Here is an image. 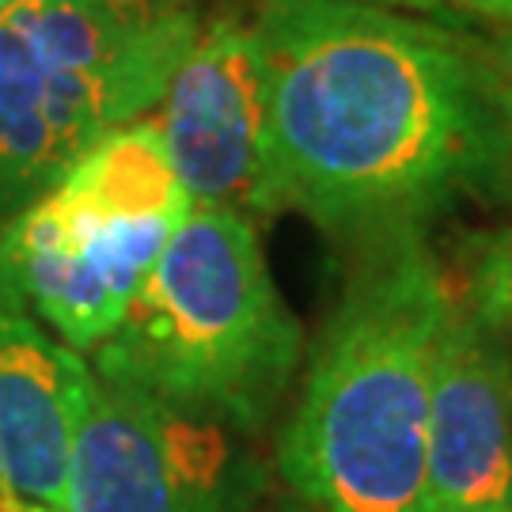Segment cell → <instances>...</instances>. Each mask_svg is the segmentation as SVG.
<instances>
[{"mask_svg":"<svg viewBox=\"0 0 512 512\" xmlns=\"http://www.w3.org/2000/svg\"><path fill=\"white\" fill-rule=\"evenodd\" d=\"M258 213L296 209L380 243L494 183L512 160V84L437 23L368 0H258Z\"/></svg>","mask_w":512,"mask_h":512,"instance_id":"cell-1","label":"cell"},{"mask_svg":"<svg viewBox=\"0 0 512 512\" xmlns=\"http://www.w3.org/2000/svg\"><path fill=\"white\" fill-rule=\"evenodd\" d=\"M448 304L421 236L365 243L277 448L315 512H433L429 395Z\"/></svg>","mask_w":512,"mask_h":512,"instance_id":"cell-2","label":"cell"},{"mask_svg":"<svg viewBox=\"0 0 512 512\" xmlns=\"http://www.w3.org/2000/svg\"><path fill=\"white\" fill-rule=\"evenodd\" d=\"M300 323L277 293L251 217L190 205L95 376L213 425L258 429L300 365Z\"/></svg>","mask_w":512,"mask_h":512,"instance_id":"cell-3","label":"cell"},{"mask_svg":"<svg viewBox=\"0 0 512 512\" xmlns=\"http://www.w3.org/2000/svg\"><path fill=\"white\" fill-rule=\"evenodd\" d=\"M202 27H126L80 0H0V224L160 103Z\"/></svg>","mask_w":512,"mask_h":512,"instance_id":"cell-4","label":"cell"},{"mask_svg":"<svg viewBox=\"0 0 512 512\" xmlns=\"http://www.w3.org/2000/svg\"><path fill=\"white\" fill-rule=\"evenodd\" d=\"M175 220L99 213L65 186L0 224V304L46 323L65 346H103L152 274Z\"/></svg>","mask_w":512,"mask_h":512,"instance_id":"cell-5","label":"cell"},{"mask_svg":"<svg viewBox=\"0 0 512 512\" xmlns=\"http://www.w3.org/2000/svg\"><path fill=\"white\" fill-rule=\"evenodd\" d=\"M148 118L190 205L258 213L266 73L251 16L202 23Z\"/></svg>","mask_w":512,"mask_h":512,"instance_id":"cell-6","label":"cell"},{"mask_svg":"<svg viewBox=\"0 0 512 512\" xmlns=\"http://www.w3.org/2000/svg\"><path fill=\"white\" fill-rule=\"evenodd\" d=\"M224 463L213 421L95 376L61 512H217Z\"/></svg>","mask_w":512,"mask_h":512,"instance_id":"cell-7","label":"cell"},{"mask_svg":"<svg viewBox=\"0 0 512 512\" xmlns=\"http://www.w3.org/2000/svg\"><path fill=\"white\" fill-rule=\"evenodd\" d=\"M482 300H452L429 395L433 512H512V361Z\"/></svg>","mask_w":512,"mask_h":512,"instance_id":"cell-8","label":"cell"},{"mask_svg":"<svg viewBox=\"0 0 512 512\" xmlns=\"http://www.w3.org/2000/svg\"><path fill=\"white\" fill-rule=\"evenodd\" d=\"M95 372L27 311L0 304V497L65 509Z\"/></svg>","mask_w":512,"mask_h":512,"instance_id":"cell-9","label":"cell"},{"mask_svg":"<svg viewBox=\"0 0 512 512\" xmlns=\"http://www.w3.org/2000/svg\"><path fill=\"white\" fill-rule=\"evenodd\" d=\"M57 186L110 217L179 224L190 213V198L152 118L114 129Z\"/></svg>","mask_w":512,"mask_h":512,"instance_id":"cell-10","label":"cell"},{"mask_svg":"<svg viewBox=\"0 0 512 512\" xmlns=\"http://www.w3.org/2000/svg\"><path fill=\"white\" fill-rule=\"evenodd\" d=\"M80 4H88L126 27H152V23H164L183 12H198L194 0H80Z\"/></svg>","mask_w":512,"mask_h":512,"instance_id":"cell-11","label":"cell"},{"mask_svg":"<svg viewBox=\"0 0 512 512\" xmlns=\"http://www.w3.org/2000/svg\"><path fill=\"white\" fill-rule=\"evenodd\" d=\"M459 4L471 8V12H482V16H490V19H501V23L512 19V0H459Z\"/></svg>","mask_w":512,"mask_h":512,"instance_id":"cell-12","label":"cell"},{"mask_svg":"<svg viewBox=\"0 0 512 512\" xmlns=\"http://www.w3.org/2000/svg\"><path fill=\"white\" fill-rule=\"evenodd\" d=\"M486 289H490V296H494V304H505V300H509L512 296V255L505 258V266L486 281Z\"/></svg>","mask_w":512,"mask_h":512,"instance_id":"cell-13","label":"cell"},{"mask_svg":"<svg viewBox=\"0 0 512 512\" xmlns=\"http://www.w3.org/2000/svg\"><path fill=\"white\" fill-rule=\"evenodd\" d=\"M509 27H512V19H509Z\"/></svg>","mask_w":512,"mask_h":512,"instance_id":"cell-14","label":"cell"}]
</instances>
